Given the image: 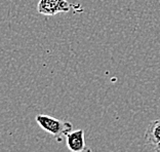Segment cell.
I'll return each mask as SVG.
<instances>
[{"label":"cell","mask_w":160,"mask_h":152,"mask_svg":"<svg viewBox=\"0 0 160 152\" xmlns=\"http://www.w3.org/2000/svg\"><path fill=\"white\" fill-rule=\"evenodd\" d=\"M35 120L40 128L52 135L58 142H62L63 137H66L73 129V125L70 121L62 120L49 115L39 114L35 117Z\"/></svg>","instance_id":"obj_1"},{"label":"cell","mask_w":160,"mask_h":152,"mask_svg":"<svg viewBox=\"0 0 160 152\" xmlns=\"http://www.w3.org/2000/svg\"><path fill=\"white\" fill-rule=\"evenodd\" d=\"M75 7L76 5L69 3L67 0H40L37 9L43 16L52 17L60 13H68Z\"/></svg>","instance_id":"obj_2"},{"label":"cell","mask_w":160,"mask_h":152,"mask_svg":"<svg viewBox=\"0 0 160 152\" xmlns=\"http://www.w3.org/2000/svg\"><path fill=\"white\" fill-rule=\"evenodd\" d=\"M66 140L67 147L71 152H92L85 143L83 129H76V131L70 132L66 136Z\"/></svg>","instance_id":"obj_3"},{"label":"cell","mask_w":160,"mask_h":152,"mask_svg":"<svg viewBox=\"0 0 160 152\" xmlns=\"http://www.w3.org/2000/svg\"><path fill=\"white\" fill-rule=\"evenodd\" d=\"M145 141L151 146H156L160 143V118L150 122L145 133Z\"/></svg>","instance_id":"obj_4"},{"label":"cell","mask_w":160,"mask_h":152,"mask_svg":"<svg viewBox=\"0 0 160 152\" xmlns=\"http://www.w3.org/2000/svg\"><path fill=\"white\" fill-rule=\"evenodd\" d=\"M155 151L156 152H160V143L158 144V145L155 146Z\"/></svg>","instance_id":"obj_5"}]
</instances>
